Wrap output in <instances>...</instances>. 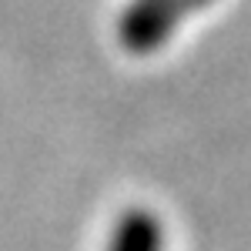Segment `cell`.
Returning a JSON list of instances; mask_svg holds the SVG:
<instances>
[{"label": "cell", "instance_id": "cell-1", "mask_svg": "<svg viewBox=\"0 0 251 251\" xmlns=\"http://www.w3.org/2000/svg\"><path fill=\"white\" fill-rule=\"evenodd\" d=\"M214 0H131L121 10L117 37L131 54H154L188 14L204 10Z\"/></svg>", "mask_w": 251, "mask_h": 251}, {"label": "cell", "instance_id": "cell-2", "mask_svg": "<svg viewBox=\"0 0 251 251\" xmlns=\"http://www.w3.org/2000/svg\"><path fill=\"white\" fill-rule=\"evenodd\" d=\"M107 251H164L161 221L144 208H131L117 218Z\"/></svg>", "mask_w": 251, "mask_h": 251}]
</instances>
